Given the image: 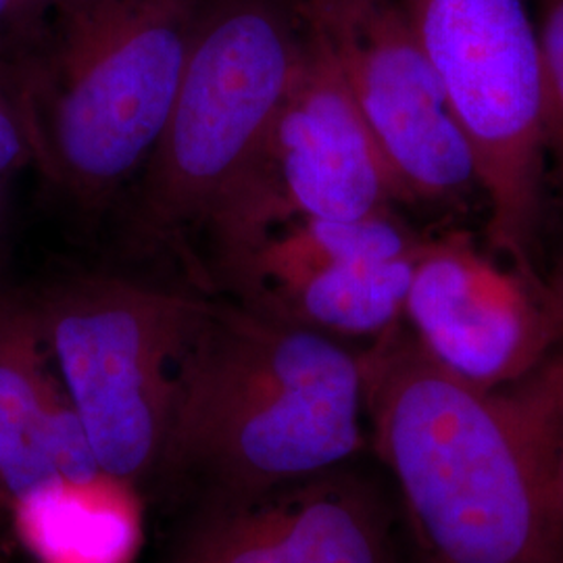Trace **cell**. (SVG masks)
<instances>
[{
	"mask_svg": "<svg viewBox=\"0 0 563 563\" xmlns=\"http://www.w3.org/2000/svg\"><path fill=\"white\" fill-rule=\"evenodd\" d=\"M351 465L199 505L165 563H395L388 505Z\"/></svg>",
	"mask_w": 563,
	"mask_h": 563,
	"instance_id": "8fae6325",
	"label": "cell"
},
{
	"mask_svg": "<svg viewBox=\"0 0 563 563\" xmlns=\"http://www.w3.org/2000/svg\"><path fill=\"white\" fill-rule=\"evenodd\" d=\"M46 441L51 463L59 481L92 483L104 476L99 457L67 395L60 397L51 413Z\"/></svg>",
	"mask_w": 563,
	"mask_h": 563,
	"instance_id": "e0dca14e",
	"label": "cell"
},
{
	"mask_svg": "<svg viewBox=\"0 0 563 563\" xmlns=\"http://www.w3.org/2000/svg\"><path fill=\"white\" fill-rule=\"evenodd\" d=\"M365 444L362 351L202 301L155 481L197 488L201 504L239 499L349 465Z\"/></svg>",
	"mask_w": 563,
	"mask_h": 563,
	"instance_id": "6da1fadb",
	"label": "cell"
},
{
	"mask_svg": "<svg viewBox=\"0 0 563 563\" xmlns=\"http://www.w3.org/2000/svg\"><path fill=\"white\" fill-rule=\"evenodd\" d=\"M423 244V242H422ZM422 244L399 253L374 220L282 225L223 269L242 307L336 341H369L405 320Z\"/></svg>",
	"mask_w": 563,
	"mask_h": 563,
	"instance_id": "30bf717a",
	"label": "cell"
},
{
	"mask_svg": "<svg viewBox=\"0 0 563 563\" xmlns=\"http://www.w3.org/2000/svg\"><path fill=\"white\" fill-rule=\"evenodd\" d=\"M302 23V21H301ZM401 201L339 69L302 25L301 57L255 159L209 223L222 265L297 220H357Z\"/></svg>",
	"mask_w": 563,
	"mask_h": 563,
	"instance_id": "52a82bcc",
	"label": "cell"
},
{
	"mask_svg": "<svg viewBox=\"0 0 563 563\" xmlns=\"http://www.w3.org/2000/svg\"><path fill=\"white\" fill-rule=\"evenodd\" d=\"M23 544L42 563H132L142 543L141 507L130 484L53 481L13 501Z\"/></svg>",
	"mask_w": 563,
	"mask_h": 563,
	"instance_id": "4fadbf2b",
	"label": "cell"
},
{
	"mask_svg": "<svg viewBox=\"0 0 563 563\" xmlns=\"http://www.w3.org/2000/svg\"><path fill=\"white\" fill-rule=\"evenodd\" d=\"M195 0H65L13 76L32 163L76 201H104L151 159L199 20Z\"/></svg>",
	"mask_w": 563,
	"mask_h": 563,
	"instance_id": "3957f363",
	"label": "cell"
},
{
	"mask_svg": "<svg viewBox=\"0 0 563 563\" xmlns=\"http://www.w3.org/2000/svg\"><path fill=\"white\" fill-rule=\"evenodd\" d=\"M537 444L555 563H563V353L534 374Z\"/></svg>",
	"mask_w": 563,
	"mask_h": 563,
	"instance_id": "5bb4252c",
	"label": "cell"
},
{
	"mask_svg": "<svg viewBox=\"0 0 563 563\" xmlns=\"http://www.w3.org/2000/svg\"><path fill=\"white\" fill-rule=\"evenodd\" d=\"M65 0H0V71L13 81L48 38ZM13 88V86H11Z\"/></svg>",
	"mask_w": 563,
	"mask_h": 563,
	"instance_id": "2e32d148",
	"label": "cell"
},
{
	"mask_svg": "<svg viewBox=\"0 0 563 563\" xmlns=\"http://www.w3.org/2000/svg\"><path fill=\"white\" fill-rule=\"evenodd\" d=\"M472 151L490 251L537 269L543 60L528 0H402Z\"/></svg>",
	"mask_w": 563,
	"mask_h": 563,
	"instance_id": "5b68a950",
	"label": "cell"
},
{
	"mask_svg": "<svg viewBox=\"0 0 563 563\" xmlns=\"http://www.w3.org/2000/svg\"><path fill=\"white\" fill-rule=\"evenodd\" d=\"M32 163L27 136L9 78L0 71V178L9 180Z\"/></svg>",
	"mask_w": 563,
	"mask_h": 563,
	"instance_id": "ac0fdd59",
	"label": "cell"
},
{
	"mask_svg": "<svg viewBox=\"0 0 563 563\" xmlns=\"http://www.w3.org/2000/svg\"><path fill=\"white\" fill-rule=\"evenodd\" d=\"M9 180L0 178V251L4 244V234H7V216H9V190H7Z\"/></svg>",
	"mask_w": 563,
	"mask_h": 563,
	"instance_id": "d6986e66",
	"label": "cell"
},
{
	"mask_svg": "<svg viewBox=\"0 0 563 563\" xmlns=\"http://www.w3.org/2000/svg\"><path fill=\"white\" fill-rule=\"evenodd\" d=\"M543 60L544 178L563 199V0H534Z\"/></svg>",
	"mask_w": 563,
	"mask_h": 563,
	"instance_id": "9a60e30c",
	"label": "cell"
},
{
	"mask_svg": "<svg viewBox=\"0 0 563 563\" xmlns=\"http://www.w3.org/2000/svg\"><path fill=\"white\" fill-rule=\"evenodd\" d=\"M383 151L401 202L462 207L481 192L472 151L402 0H292Z\"/></svg>",
	"mask_w": 563,
	"mask_h": 563,
	"instance_id": "ba28073f",
	"label": "cell"
},
{
	"mask_svg": "<svg viewBox=\"0 0 563 563\" xmlns=\"http://www.w3.org/2000/svg\"><path fill=\"white\" fill-rule=\"evenodd\" d=\"M402 323L463 383L516 386L563 353V267L544 274L497 260L465 230L423 239Z\"/></svg>",
	"mask_w": 563,
	"mask_h": 563,
	"instance_id": "9c48e42d",
	"label": "cell"
},
{
	"mask_svg": "<svg viewBox=\"0 0 563 563\" xmlns=\"http://www.w3.org/2000/svg\"><path fill=\"white\" fill-rule=\"evenodd\" d=\"M292 0H218L199 11L180 86L142 178L155 232L209 228L255 159L301 57Z\"/></svg>",
	"mask_w": 563,
	"mask_h": 563,
	"instance_id": "277c9868",
	"label": "cell"
},
{
	"mask_svg": "<svg viewBox=\"0 0 563 563\" xmlns=\"http://www.w3.org/2000/svg\"><path fill=\"white\" fill-rule=\"evenodd\" d=\"M202 299L84 276L34 302L60 386L102 472L136 488L155 481L176 372Z\"/></svg>",
	"mask_w": 563,
	"mask_h": 563,
	"instance_id": "8992f818",
	"label": "cell"
},
{
	"mask_svg": "<svg viewBox=\"0 0 563 563\" xmlns=\"http://www.w3.org/2000/svg\"><path fill=\"white\" fill-rule=\"evenodd\" d=\"M34 302L0 295V484L15 501L57 481L48 422L65 395Z\"/></svg>",
	"mask_w": 563,
	"mask_h": 563,
	"instance_id": "7c38bea8",
	"label": "cell"
},
{
	"mask_svg": "<svg viewBox=\"0 0 563 563\" xmlns=\"http://www.w3.org/2000/svg\"><path fill=\"white\" fill-rule=\"evenodd\" d=\"M367 439L430 563H555L537 390L444 372L405 323L362 351Z\"/></svg>",
	"mask_w": 563,
	"mask_h": 563,
	"instance_id": "7a4b0ae2",
	"label": "cell"
}]
</instances>
